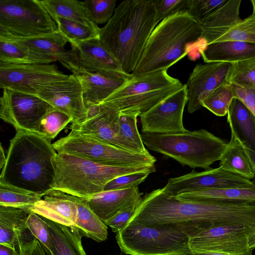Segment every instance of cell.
Masks as SVG:
<instances>
[{
    "mask_svg": "<svg viewBox=\"0 0 255 255\" xmlns=\"http://www.w3.org/2000/svg\"><path fill=\"white\" fill-rule=\"evenodd\" d=\"M224 41L255 44V13L253 12L250 16L242 19L214 42Z\"/></svg>",
    "mask_w": 255,
    "mask_h": 255,
    "instance_id": "f35d334b",
    "label": "cell"
},
{
    "mask_svg": "<svg viewBox=\"0 0 255 255\" xmlns=\"http://www.w3.org/2000/svg\"><path fill=\"white\" fill-rule=\"evenodd\" d=\"M76 201L77 217L72 226L77 229L82 237L90 238L97 242L107 240L108 236L107 226L90 208L88 199L76 197Z\"/></svg>",
    "mask_w": 255,
    "mask_h": 255,
    "instance_id": "f546056e",
    "label": "cell"
},
{
    "mask_svg": "<svg viewBox=\"0 0 255 255\" xmlns=\"http://www.w3.org/2000/svg\"><path fill=\"white\" fill-rule=\"evenodd\" d=\"M0 255H20L16 249L0 244Z\"/></svg>",
    "mask_w": 255,
    "mask_h": 255,
    "instance_id": "681fc988",
    "label": "cell"
},
{
    "mask_svg": "<svg viewBox=\"0 0 255 255\" xmlns=\"http://www.w3.org/2000/svg\"><path fill=\"white\" fill-rule=\"evenodd\" d=\"M201 228L181 224H128L116 233L122 252L129 255H191L189 238Z\"/></svg>",
    "mask_w": 255,
    "mask_h": 255,
    "instance_id": "52a82bcc",
    "label": "cell"
},
{
    "mask_svg": "<svg viewBox=\"0 0 255 255\" xmlns=\"http://www.w3.org/2000/svg\"><path fill=\"white\" fill-rule=\"evenodd\" d=\"M27 226L28 230L32 235L50 251L51 247V239L48 224L44 218L31 211L27 219Z\"/></svg>",
    "mask_w": 255,
    "mask_h": 255,
    "instance_id": "b9f144b4",
    "label": "cell"
},
{
    "mask_svg": "<svg viewBox=\"0 0 255 255\" xmlns=\"http://www.w3.org/2000/svg\"><path fill=\"white\" fill-rule=\"evenodd\" d=\"M204 61L235 63L255 58V44L224 41L206 45L199 50Z\"/></svg>",
    "mask_w": 255,
    "mask_h": 255,
    "instance_id": "d4e9b609",
    "label": "cell"
},
{
    "mask_svg": "<svg viewBox=\"0 0 255 255\" xmlns=\"http://www.w3.org/2000/svg\"><path fill=\"white\" fill-rule=\"evenodd\" d=\"M143 144L150 150L172 158L192 168H210L219 160L227 143L201 129L180 133H142Z\"/></svg>",
    "mask_w": 255,
    "mask_h": 255,
    "instance_id": "8992f818",
    "label": "cell"
},
{
    "mask_svg": "<svg viewBox=\"0 0 255 255\" xmlns=\"http://www.w3.org/2000/svg\"><path fill=\"white\" fill-rule=\"evenodd\" d=\"M43 218L48 224L51 239L49 251L52 255H87L76 228Z\"/></svg>",
    "mask_w": 255,
    "mask_h": 255,
    "instance_id": "4316f807",
    "label": "cell"
},
{
    "mask_svg": "<svg viewBox=\"0 0 255 255\" xmlns=\"http://www.w3.org/2000/svg\"><path fill=\"white\" fill-rule=\"evenodd\" d=\"M255 227L246 225H225L201 228L189 238L192 254L219 253L242 255L249 252L251 237Z\"/></svg>",
    "mask_w": 255,
    "mask_h": 255,
    "instance_id": "8fae6325",
    "label": "cell"
},
{
    "mask_svg": "<svg viewBox=\"0 0 255 255\" xmlns=\"http://www.w3.org/2000/svg\"><path fill=\"white\" fill-rule=\"evenodd\" d=\"M14 41H19L36 52L56 58L71 72L79 68L76 52L73 49H65L67 41L58 32L45 37Z\"/></svg>",
    "mask_w": 255,
    "mask_h": 255,
    "instance_id": "cb8c5ba5",
    "label": "cell"
},
{
    "mask_svg": "<svg viewBox=\"0 0 255 255\" xmlns=\"http://www.w3.org/2000/svg\"><path fill=\"white\" fill-rule=\"evenodd\" d=\"M31 211L0 206V244L16 249L28 230L27 219Z\"/></svg>",
    "mask_w": 255,
    "mask_h": 255,
    "instance_id": "83f0119b",
    "label": "cell"
},
{
    "mask_svg": "<svg viewBox=\"0 0 255 255\" xmlns=\"http://www.w3.org/2000/svg\"><path fill=\"white\" fill-rule=\"evenodd\" d=\"M142 194L138 187H135L103 191L87 199L92 210L106 224L121 211L140 203Z\"/></svg>",
    "mask_w": 255,
    "mask_h": 255,
    "instance_id": "44dd1931",
    "label": "cell"
},
{
    "mask_svg": "<svg viewBox=\"0 0 255 255\" xmlns=\"http://www.w3.org/2000/svg\"><path fill=\"white\" fill-rule=\"evenodd\" d=\"M227 116L231 132L248 149L255 151V117L251 111L241 99L235 97Z\"/></svg>",
    "mask_w": 255,
    "mask_h": 255,
    "instance_id": "484cf974",
    "label": "cell"
},
{
    "mask_svg": "<svg viewBox=\"0 0 255 255\" xmlns=\"http://www.w3.org/2000/svg\"><path fill=\"white\" fill-rule=\"evenodd\" d=\"M157 24L153 0H124L99 28V39L123 71L132 74Z\"/></svg>",
    "mask_w": 255,
    "mask_h": 255,
    "instance_id": "7a4b0ae2",
    "label": "cell"
},
{
    "mask_svg": "<svg viewBox=\"0 0 255 255\" xmlns=\"http://www.w3.org/2000/svg\"><path fill=\"white\" fill-rule=\"evenodd\" d=\"M136 114L120 112L119 120V138L123 148L128 151L149 154L137 127Z\"/></svg>",
    "mask_w": 255,
    "mask_h": 255,
    "instance_id": "836d02e7",
    "label": "cell"
},
{
    "mask_svg": "<svg viewBox=\"0 0 255 255\" xmlns=\"http://www.w3.org/2000/svg\"><path fill=\"white\" fill-rule=\"evenodd\" d=\"M228 0H189L187 11L199 22Z\"/></svg>",
    "mask_w": 255,
    "mask_h": 255,
    "instance_id": "7bdbcfd3",
    "label": "cell"
},
{
    "mask_svg": "<svg viewBox=\"0 0 255 255\" xmlns=\"http://www.w3.org/2000/svg\"><path fill=\"white\" fill-rule=\"evenodd\" d=\"M229 83L255 90V58L233 63Z\"/></svg>",
    "mask_w": 255,
    "mask_h": 255,
    "instance_id": "ab89813d",
    "label": "cell"
},
{
    "mask_svg": "<svg viewBox=\"0 0 255 255\" xmlns=\"http://www.w3.org/2000/svg\"><path fill=\"white\" fill-rule=\"evenodd\" d=\"M52 18L61 17L99 30V27L88 17L83 1L76 0H40Z\"/></svg>",
    "mask_w": 255,
    "mask_h": 255,
    "instance_id": "d6a6232c",
    "label": "cell"
},
{
    "mask_svg": "<svg viewBox=\"0 0 255 255\" xmlns=\"http://www.w3.org/2000/svg\"><path fill=\"white\" fill-rule=\"evenodd\" d=\"M149 174L148 172H136L119 176L108 182L103 191L123 190L138 187Z\"/></svg>",
    "mask_w": 255,
    "mask_h": 255,
    "instance_id": "ee69618b",
    "label": "cell"
},
{
    "mask_svg": "<svg viewBox=\"0 0 255 255\" xmlns=\"http://www.w3.org/2000/svg\"><path fill=\"white\" fill-rule=\"evenodd\" d=\"M202 32L199 22L187 10L164 19L151 34L132 74L167 70L201 42Z\"/></svg>",
    "mask_w": 255,
    "mask_h": 255,
    "instance_id": "277c9868",
    "label": "cell"
},
{
    "mask_svg": "<svg viewBox=\"0 0 255 255\" xmlns=\"http://www.w3.org/2000/svg\"><path fill=\"white\" fill-rule=\"evenodd\" d=\"M58 31L72 46L95 38H99V30L82 23L61 17L53 18Z\"/></svg>",
    "mask_w": 255,
    "mask_h": 255,
    "instance_id": "e575fe53",
    "label": "cell"
},
{
    "mask_svg": "<svg viewBox=\"0 0 255 255\" xmlns=\"http://www.w3.org/2000/svg\"><path fill=\"white\" fill-rule=\"evenodd\" d=\"M36 96L70 116L73 119L72 123L85 118L88 114L81 84L73 74L43 87Z\"/></svg>",
    "mask_w": 255,
    "mask_h": 255,
    "instance_id": "ac0fdd59",
    "label": "cell"
},
{
    "mask_svg": "<svg viewBox=\"0 0 255 255\" xmlns=\"http://www.w3.org/2000/svg\"><path fill=\"white\" fill-rule=\"evenodd\" d=\"M42 195L0 183V206L31 211Z\"/></svg>",
    "mask_w": 255,
    "mask_h": 255,
    "instance_id": "d590c367",
    "label": "cell"
},
{
    "mask_svg": "<svg viewBox=\"0 0 255 255\" xmlns=\"http://www.w3.org/2000/svg\"><path fill=\"white\" fill-rule=\"evenodd\" d=\"M176 197L195 201L255 203V185L251 188L206 189L183 193Z\"/></svg>",
    "mask_w": 255,
    "mask_h": 255,
    "instance_id": "1f68e13d",
    "label": "cell"
},
{
    "mask_svg": "<svg viewBox=\"0 0 255 255\" xmlns=\"http://www.w3.org/2000/svg\"><path fill=\"white\" fill-rule=\"evenodd\" d=\"M52 162L55 170L52 190L86 199L103 191L105 185L116 177L156 170L155 165H109L64 152H57Z\"/></svg>",
    "mask_w": 255,
    "mask_h": 255,
    "instance_id": "5b68a950",
    "label": "cell"
},
{
    "mask_svg": "<svg viewBox=\"0 0 255 255\" xmlns=\"http://www.w3.org/2000/svg\"><path fill=\"white\" fill-rule=\"evenodd\" d=\"M57 152L77 155L101 164L113 166L154 165L156 158L150 153L126 150L93 136L71 130L52 143Z\"/></svg>",
    "mask_w": 255,
    "mask_h": 255,
    "instance_id": "30bf717a",
    "label": "cell"
},
{
    "mask_svg": "<svg viewBox=\"0 0 255 255\" xmlns=\"http://www.w3.org/2000/svg\"><path fill=\"white\" fill-rule=\"evenodd\" d=\"M233 63L209 62L197 64L190 73L185 86L187 111L192 114L201 109V101L213 90L229 83Z\"/></svg>",
    "mask_w": 255,
    "mask_h": 255,
    "instance_id": "2e32d148",
    "label": "cell"
},
{
    "mask_svg": "<svg viewBox=\"0 0 255 255\" xmlns=\"http://www.w3.org/2000/svg\"><path fill=\"white\" fill-rule=\"evenodd\" d=\"M251 1L253 5V12L255 13V0H251Z\"/></svg>",
    "mask_w": 255,
    "mask_h": 255,
    "instance_id": "11a10c76",
    "label": "cell"
},
{
    "mask_svg": "<svg viewBox=\"0 0 255 255\" xmlns=\"http://www.w3.org/2000/svg\"><path fill=\"white\" fill-rule=\"evenodd\" d=\"M6 160V156H5L2 144L0 146V169L1 170L4 166Z\"/></svg>",
    "mask_w": 255,
    "mask_h": 255,
    "instance_id": "f907efd6",
    "label": "cell"
},
{
    "mask_svg": "<svg viewBox=\"0 0 255 255\" xmlns=\"http://www.w3.org/2000/svg\"><path fill=\"white\" fill-rule=\"evenodd\" d=\"M17 247L20 255H52L50 252L34 237L29 241L21 239Z\"/></svg>",
    "mask_w": 255,
    "mask_h": 255,
    "instance_id": "7dc6e473",
    "label": "cell"
},
{
    "mask_svg": "<svg viewBox=\"0 0 255 255\" xmlns=\"http://www.w3.org/2000/svg\"><path fill=\"white\" fill-rule=\"evenodd\" d=\"M247 150L254 166V178L252 179V181L255 184V151L248 148Z\"/></svg>",
    "mask_w": 255,
    "mask_h": 255,
    "instance_id": "f5cc1de1",
    "label": "cell"
},
{
    "mask_svg": "<svg viewBox=\"0 0 255 255\" xmlns=\"http://www.w3.org/2000/svg\"><path fill=\"white\" fill-rule=\"evenodd\" d=\"M139 204L133 205L121 211L105 224L115 233L123 230L127 226Z\"/></svg>",
    "mask_w": 255,
    "mask_h": 255,
    "instance_id": "bcb514c9",
    "label": "cell"
},
{
    "mask_svg": "<svg viewBox=\"0 0 255 255\" xmlns=\"http://www.w3.org/2000/svg\"><path fill=\"white\" fill-rule=\"evenodd\" d=\"M252 251L253 250L251 249L249 252L246 253L245 254L242 255H252ZM191 255H229L219 253H214V252H209V253H198V254H193Z\"/></svg>",
    "mask_w": 255,
    "mask_h": 255,
    "instance_id": "816d5d0a",
    "label": "cell"
},
{
    "mask_svg": "<svg viewBox=\"0 0 255 255\" xmlns=\"http://www.w3.org/2000/svg\"><path fill=\"white\" fill-rule=\"evenodd\" d=\"M58 32L40 0H0V39L21 40Z\"/></svg>",
    "mask_w": 255,
    "mask_h": 255,
    "instance_id": "9c48e42d",
    "label": "cell"
},
{
    "mask_svg": "<svg viewBox=\"0 0 255 255\" xmlns=\"http://www.w3.org/2000/svg\"><path fill=\"white\" fill-rule=\"evenodd\" d=\"M184 85L167 70L132 77L104 101L120 112L139 116L178 91Z\"/></svg>",
    "mask_w": 255,
    "mask_h": 255,
    "instance_id": "ba28073f",
    "label": "cell"
},
{
    "mask_svg": "<svg viewBox=\"0 0 255 255\" xmlns=\"http://www.w3.org/2000/svg\"><path fill=\"white\" fill-rule=\"evenodd\" d=\"M187 104L185 85L149 110L140 115L142 133L171 134L188 131L183 124Z\"/></svg>",
    "mask_w": 255,
    "mask_h": 255,
    "instance_id": "9a60e30c",
    "label": "cell"
},
{
    "mask_svg": "<svg viewBox=\"0 0 255 255\" xmlns=\"http://www.w3.org/2000/svg\"><path fill=\"white\" fill-rule=\"evenodd\" d=\"M56 153L51 141L36 133L16 131L10 140L0 183L44 196L52 190Z\"/></svg>",
    "mask_w": 255,
    "mask_h": 255,
    "instance_id": "3957f363",
    "label": "cell"
},
{
    "mask_svg": "<svg viewBox=\"0 0 255 255\" xmlns=\"http://www.w3.org/2000/svg\"><path fill=\"white\" fill-rule=\"evenodd\" d=\"M235 97L233 84L227 83L221 85L208 94L201 101L204 107L219 117L226 116L232 101Z\"/></svg>",
    "mask_w": 255,
    "mask_h": 255,
    "instance_id": "74e56055",
    "label": "cell"
},
{
    "mask_svg": "<svg viewBox=\"0 0 255 255\" xmlns=\"http://www.w3.org/2000/svg\"><path fill=\"white\" fill-rule=\"evenodd\" d=\"M241 1L227 0L199 22L202 31L200 48L215 42L242 20L240 17Z\"/></svg>",
    "mask_w": 255,
    "mask_h": 255,
    "instance_id": "7402d4cb",
    "label": "cell"
},
{
    "mask_svg": "<svg viewBox=\"0 0 255 255\" xmlns=\"http://www.w3.org/2000/svg\"><path fill=\"white\" fill-rule=\"evenodd\" d=\"M250 246L252 250L255 249V233L250 238Z\"/></svg>",
    "mask_w": 255,
    "mask_h": 255,
    "instance_id": "db71d44e",
    "label": "cell"
},
{
    "mask_svg": "<svg viewBox=\"0 0 255 255\" xmlns=\"http://www.w3.org/2000/svg\"><path fill=\"white\" fill-rule=\"evenodd\" d=\"M69 75L55 64H0V87L36 96L43 87Z\"/></svg>",
    "mask_w": 255,
    "mask_h": 255,
    "instance_id": "7c38bea8",
    "label": "cell"
},
{
    "mask_svg": "<svg viewBox=\"0 0 255 255\" xmlns=\"http://www.w3.org/2000/svg\"><path fill=\"white\" fill-rule=\"evenodd\" d=\"M31 211L55 222L72 226L78 214L76 197L60 191L52 190L37 202Z\"/></svg>",
    "mask_w": 255,
    "mask_h": 255,
    "instance_id": "ffe728a7",
    "label": "cell"
},
{
    "mask_svg": "<svg viewBox=\"0 0 255 255\" xmlns=\"http://www.w3.org/2000/svg\"><path fill=\"white\" fill-rule=\"evenodd\" d=\"M52 57L32 51L18 41L0 39V64H50Z\"/></svg>",
    "mask_w": 255,
    "mask_h": 255,
    "instance_id": "4dcf8cb0",
    "label": "cell"
},
{
    "mask_svg": "<svg viewBox=\"0 0 255 255\" xmlns=\"http://www.w3.org/2000/svg\"><path fill=\"white\" fill-rule=\"evenodd\" d=\"M72 49L77 54L78 69L93 73L104 71L124 72L99 38L82 42L72 46Z\"/></svg>",
    "mask_w": 255,
    "mask_h": 255,
    "instance_id": "603a6c76",
    "label": "cell"
},
{
    "mask_svg": "<svg viewBox=\"0 0 255 255\" xmlns=\"http://www.w3.org/2000/svg\"><path fill=\"white\" fill-rule=\"evenodd\" d=\"M235 97L241 99L251 111L255 117V90L233 84Z\"/></svg>",
    "mask_w": 255,
    "mask_h": 255,
    "instance_id": "c3c4849f",
    "label": "cell"
},
{
    "mask_svg": "<svg viewBox=\"0 0 255 255\" xmlns=\"http://www.w3.org/2000/svg\"><path fill=\"white\" fill-rule=\"evenodd\" d=\"M219 161V167L226 171L250 180L254 178V166L247 148L233 132Z\"/></svg>",
    "mask_w": 255,
    "mask_h": 255,
    "instance_id": "f1b7e54d",
    "label": "cell"
},
{
    "mask_svg": "<svg viewBox=\"0 0 255 255\" xmlns=\"http://www.w3.org/2000/svg\"><path fill=\"white\" fill-rule=\"evenodd\" d=\"M129 224L199 228L225 225L255 227V203L191 200L167 195L159 188L142 197Z\"/></svg>",
    "mask_w": 255,
    "mask_h": 255,
    "instance_id": "6da1fadb",
    "label": "cell"
},
{
    "mask_svg": "<svg viewBox=\"0 0 255 255\" xmlns=\"http://www.w3.org/2000/svg\"><path fill=\"white\" fill-rule=\"evenodd\" d=\"M52 107L36 95L3 89L0 98V118L16 131L35 133L39 122Z\"/></svg>",
    "mask_w": 255,
    "mask_h": 255,
    "instance_id": "4fadbf2b",
    "label": "cell"
},
{
    "mask_svg": "<svg viewBox=\"0 0 255 255\" xmlns=\"http://www.w3.org/2000/svg\"><path fill=\"white\" fill-rule=\"evenodd\" d=\"M88 110V114L85 118L71 123L69 127L71 130L93 136L124 149L119 135L120 112L106 101Z\"/></svg>",
    "mask_w": 255,
    "mask_h": 255,
    "instance_id": "e0dca14e",
    "label": "cell"
},
{
    "mask_svg": "<svg viewBox=\"0 0 255 255\" xmlns=\"http://www.w3.org/2000/svg\"><path fill=\"white\" fill-rule=\"evenodd\" d=\"M72 122L70 116L52 107L39 122L35 133L51 141Z\"/></svg>",
    "mask_w": 255,
    "mask_h": 255,
    "instance_id": "8d00e7d4",
    "label": "cell"
},
{
    "mask_svg": "<svg viewBox=\"0 0 255 255\" xmlns=\"http://www.w3.org/2000/svg\"><path fill=\"white\" fill-rule=\"evenodd\" d=\"M189 0H154L158 24L164 19L180 11L187 10Z\"/></svg>",
    "mask_w": 255,
    "mask_h": 255,
    "instance_id": "f6af8a7d",
    "label": "cell"
},
{
    "mask_svg": "<svg viewBox=\"0 0 255 255\" xmlns=\"http://www.w3.org/2000/svg\"><path fill=\"white\" fill-rule=\"evenodd\" d=\"M255 184L249 179L219 167L202 172L193 170L189 173L168 179L162 188L167 195L176 196L183 193L206 189L251 188Z\"/></svg>",
    "mask_w": 255,
    "mask_h": 255,
    "instance_id": "5bb4252c",
    "label": "cell"
},
{
    "mask_svg": "<svg viewBox=\"0 0 255 255\" xmlns=\"http://www.w3.org/2000/svg\"><path fill=\"white\" fill-rule=\"evenodd\" d=\"M116 0H87L83 1L87 15L95 24L107 23L116 9Z\"/></svg>",
    "mask_w": 255,
    "mask_h": 255,
    "instance_id": "60d3db41",
    "label": "cell"
},
{
    "mask_svg": "<svg viewBox=\"0 0 255 255\" xmlns=\"http://www.w3.org/2000/svg\"><path fill=\"white\" fill-rule=\"evenodd\" d=\"M79 80L87 109L100 104L123 86L132 74L104 71L89 72L80 69L72 72Z\"/></svg>",
    "mask_w": 255,
    "mask_h": 255,
    "instance_id": "d6986e66",
    "label": "cell"
},
{
    "mask_svg": "<svg viewBox=\"0 0 255 255\" xmlns=\"http://www.w3.org/2000/svg\"></svg>",
    "mask_w": 255,
    "mask_h": 255,
    "instance_id": "9f6ffc18",
    "label": "cell"
}]
</instances>
